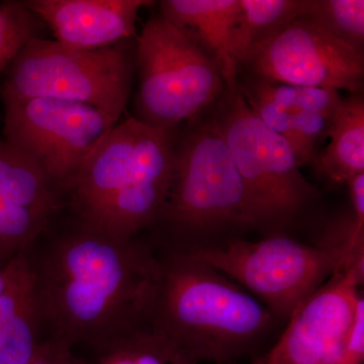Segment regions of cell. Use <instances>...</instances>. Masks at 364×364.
Returning a JSON list of instances; mask_svg holds the SVG:
<instances>
[{
  "label": "cell",
  "instance_id": "obj_13",
  "mask_svg": "<svg viewBox=\"0 0 364 364\" xmlns=\"http://www.w3.org/2000/svg\"><path fill=\"white\" fill-rule=\"evenodd\" d=\"M26 6L54 33L55 41L74 50L102 49L136 35L139 11L147 0H26Z\"/></svg>",
  "mask_w": 364,
  "mask_h": 364
},
{
  "label": "cell",
  "instance_id": "obj_25",
  "mask_svg": "<svg viewBox=\"0 0 364 364\" xmlns=\"http://www.w3.org/2000/svg\"><path fill=\"white\" fill-rule=\"evenodd\" d=\"M7 282V270L6 265V267H1L0 265V294L4 291V289H6Z\"/></svg>",
  "mask_w": 364,
  "mask_h": 364
},
{
  "label": "cell",
  "instance_id": "obj_24",
  "mask_svg": "<svg viewBox=\"0 0 364 364\" xmlns=\"http://www.w3.org/2000/svg\"><path fill=\"white\" fill-rule=\"evenodd\" d=\"M346 184L350 195L354 222L349 241L353 247H364V173L352 177Z\"/></svg>",
  "mask_w": 364,
  "mask_h": 364
},
{
  "label": "cell",
  "instance_id": "obj_10",
  "mask_svg": "<svg viewBox=\"0 0 364 364\" xmlns=\"http://www.w3.org/2000/svg\"><path fill=\"white\" fill-rule=\"evenodd\" d=\"M242 68L270 82L356 93L363 86L364 55L304 16L256 46Z\"/></svg>",
  "mask_w": 364,
  "mask_h": 364
},
{
  "label": "cell",
  "instance_id": "obj_15",
  "mask_svg": "<svg viewBox=\"0 0 364 364\" xmlns=\"http://www.w3.org/2000/svg\"><path fill=\"white\" fill-rule=\"evenodd\" d=\"M0 294V364H28L40 340L41 318L26 254L6 264Z\"/></svg>",
  "mask_w": 364,
  "mask_h": 364
},
{
  "label": "cell",
  "instance_id": "obj_7",
  "mask_svg": "<svg viewBox=\"0 0 364 364\" xmlns=\"http://www.w3.org/2000/svg\"><path fill=\"white\" fill-rule=\"evenodd\" d=\"M126 42L85 51L33 38L7 67L2 98L68 100L119 119L130 100L136 68Z\"/></svg>",
  "mask_w": 364,
  "mask_h": 364
},
{
  "label": "cell",
  "instance_id": "obj_23",
  "mask_svg": "<svg viewBox=\"0 0 364 364\" xmlns=\"http://www.w3.org/2000/svg\"><path fill=\"white\" fill-rule=\"evenodd\" d=\"M28 364H88L78 358L73 347L62 340L49 338L41 341Z\"/></svg>",
  "mask_w": 364,
  "mask_h": 364
},
{
  "label": "cell",
  "instance_id": "obj_3",
  "mask_svg": "<svg viewBox=\"0 0 364 364\" xmlns=\"http://www.w3.org/2000/svg\"><path fill=\"white\" fill-rule=\"evenodd\" d=\"M171 132L131 117L117 126L62 195L75 218L119 238H136L161 214L173 172Z\"/></svg>",
  "mask_w": 364,
  "mask_h": 364
},
{
  "label": "cell",
  "instance_id": "obj_20",
  "mask_svg": "<svg viewBox=\"0 0 364 364\" xmlns=\"http://www.w3.org/2000/svg\"><path fill=\"white\" fill-rule=\"evenodd\" d=\"M238 87L284 107L318 112L329 119L343 100L336 90L270 82L252 76H249L248 80L242 85L238 82Z\"/></svg>",
  "mask_w": 364,
  "mask_h": 364
},
{
  "label": "cell",
  "instance_id": "obj_17",
  "mask_svg": "<svg viewBox=\"0 0 364 364\" xmlns=\"http://www.w3.org/2000/svg\"><path fill=\"white\" fill-rule=\"evenodd\" d=\"M90 347L88 364H198L149 321Z\"/></svg>",
  "mask_w": 364,
  "mask_h": 364
},
{
  "label": "cell",
  "instance_id": "obj_1",
  "mask_svg": "<svg viewBox=\"0 0 364 364\" xmlns=\"http://www.w3.org/2000/svg\"><path fill=\"white\" fill-rule=\"evenodd\" d=\"M26 257L52 338L92 346L149 321L159 256L139 237L112 236L75 218Z\"/></svg>",
  "mask_w": 364,
  "mask_h": 364
},
{
  "label": "cell",
  "instance_id": "obj_18",
  "mask_svg": "<svg viewBox=\"0 0 364 364\" xmlns=\"http://www.w3.org/2000/svg\"><path fill=\"white\" fill-rule=\"evenodd\" d=\"M239 90L260 121L291 145L299 166L315 159L316 146L327 136L331 119L318 112L284 107L250 91Z\"/></svg>",
  "mask_w": 364,
  "mask_h": 364
},
{
  "label": "cell",
  "instance_id": "obj_12",
  "mask_svg": "<svg viewBox=\"0 0 364 364\" xmlns=\"http://www.w3.org/2000/svg\"><path fill=\"white\" fill-rule=\"evenodd\" d=\"M57 188L20 151L0 139V265L26 253L61 205Z\"/></svg>",
  "mask_w": 364,
  "mask_h": 364
},
{
  "label": "cell",
  "instance_id": "obj_5",
  "mask_svg": "<svg viewBox=\"0 0 364 364\" xmlns=\"http://www.w3.org/2000/svg\"><path fill=\"white\" fill-rule=\"evenodd\" d=\"M218 102L213 119L240 173L256 231L284 234L315 188L301 174L293 148L251 111L238 86L226 88Z\"/></svg>",
  "mask_w": 364,
  "mask_h": 364
},
{
  "label": "cell",
  "instance_id": "obj_6",
  "mask_svg": "<svg viewBox=\"0 0 364 364\" xmlns=\"http://www.w3.org/2000/svg\"><path fill=\"white\" fill-rule=\"evenodd\" d=\"M363 250L354 248L346 233L318 246L274 234L193 254L246 289L282 322Z\"/></svg>",
  "mask_w": 364,
  "mask_h": 364
},
{
  "label": "cell",
  "instance_id": "obj_19",
  "mask_svg": "<svg viewBox=\"0 0 364 364\" xmlns=\"http://www.w3.org/2000/svg\"><path fill=\"white\" fill-rule=\"evenodd\" d=\"M315 0H240L235 31L233 58L237 68L256 46L296 18L309 16Z\"/></svg>",
  "mask_w": 364,
  "mask_h": 364
},
{
  "label": "cell",
  "instance_id": "obj_27",
  "mask_svg": "<svg viewBox=\"0 0 364 364\" xmlns=\"http://www.w3.org/2000/svg\"><path fill=\"white\" fill-rule=\"evenodd\" d=\"M0 122H1V116H0Z\"/></svg>",
  "mask_w": 364,
  "mask_h": 364
},
{
  "label": "cell",
  "instance_id": "obj_9",
  "mask_svg": "<svg viewBox=\"0 0 364 364\" xmlns=\"http://www.w3.org/2000/svg\"><path fill=\"white\" fill-rule=\"evenodd\" d=\"M4 133L60 195L119 123L91 105L47 97L4 98Z\"/></svg>",
  "mask_w": 364,
  "mask_h": 364
},
{
  "label": "cell",
  "instance_id": "obj_14",
  "mask_svg": "<svg viewBox=\"0 0 364 364\" xmlns=\"http://www.w3.org/2000/svg\"><path fill=\"white\" fill-rule=\"evenodd\" d=\"M159 6L163 18L183 31L217 64L227 90L237 87L233 42L240 0H164Z\"/></svg>",
  "mask_w": 364,
  "mask_h": 364
},
{
  "label": "cell",
  "instance_id": "obj_26",
  "mask_svg": "<svg viewBox=\"0 0 364 364\" xmlns=\"http://www.w3.org/2000/svg\"><path fill=\"white\" fill-rule=\"evenodd\" d=\"M252 364H265L264 359H263V356L262 358L256 359V360L254 361Z\"/></svg>",
  "mask_w": 364,
  "mask_h": 364
},
{
  "label": "cell",
  "instance_id": "obj_2",
  "mask_svg": "<svg viewBox=\"0 0 364 364\" xmlns=\"http://www.w3.org/2000/svg\"><path fill=\"white\" fill-rule=\"evenodd\" d=\"M149 317L198 363L253 355L279 326L246 289L196 254L165 250Z\"/></svg>",
  "mask_w": 364,
  "mask_h": 364
},
{
  "label": "cell",
  "instance_id": "obj_22",
  "mask_svg": "<svg viewBox=\"0 0 364 364\" xmlns=\"http://www.w3.org/2000/svg\"><path fill=\"white\" fill-rule=\"evenodd\" d=\"M41 20L23 1L0 4V71L6 70L28 41L39 37Z\"/></svg>",
  "mask_w": 364,
  "mask_h": 364
},
{
  "label": "cell",
  "instance_id": "obj_11",
  "mask_svg": "<svg viewBox=\"0 0 364 364\" xmlns=\"http://www.w3.org/2000/svg\"><path fill=\"white\" fill-rule=\"evenodd\" d=\"M364 279V250L294 311L265 364H345Z\"/></svg>",
  "mask_w": 364,
  "mask_h": 364
},
{
  "label": "cell",
  "instance_id": "obj_8",
  "mask_svg": "<svg viewBox=\"0 0 364 364\" xmlns=\"http://www.w3.org/2000/svg\"><path fill=\"white\" fill-rule=\"evenodd\" d=\"M136 68V119L167 132L200 116L226 90L217 64L161 14L144 26Z\"/></svg>",
  "mask_w": 364,
  "mask_h": 364
},
{
  "label": "cell",
  "instance_id": "obj_4",
  "mask_svg": "<svg viewBox=\"0 0 364 364\" xmlns=\"http://www.w3.org/2000/svg\"><path fill=\"white\" fill-rule=\"evenodd\" d=\"M154 226L161 228L165 250L188 253L256 231L240 173L213 117L174 146L171 186Z\"/></svg>",
  "mask_w": 364,
  "mask_h": 364
},
{
  "label": "cell",
  "instance_id": "obj_21",
  "mask_svg": "<svg viewBox=\"0 0 364 364\" xmlns=\"http://www.w3.org/2000/svg\"><path fill=\"white\" fill-rule=\"evenodd\" d=\"M306 18L345 44L363 53V0H315Z\"/></svg>",
  "mask_w": 364,
  "mask_h": 364
},
{
  "label": "cell",
  "instance_id": "obj_16",
  "mask_svg": "<svg viewBox=\"0 0 364 364\" xmlns=\"http://www.w3.org/2000/svg\"><path fill=\"white\" fill-rule=\"evenodd\" d=\"M329 145L316 159L321 173L335 183H346L364 173V102L359 95L342 100L330 121Z\"/></svg>",
  "mask_w": 364,
  "mask_h": 364
}]
</instances>
